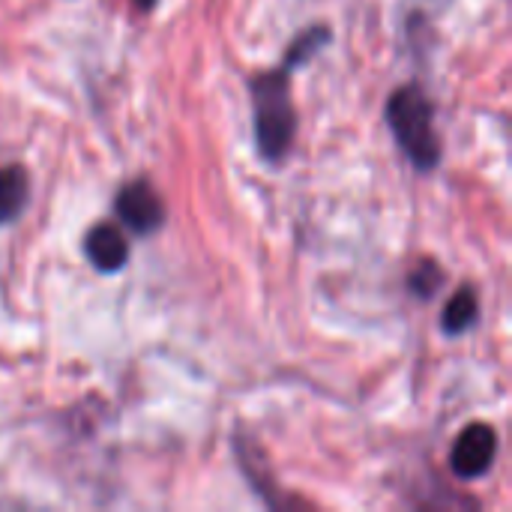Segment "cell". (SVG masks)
Instances as JSON below:
<instances>
[{
    "mask_svg": "<svg viewBox=\"0 0 512 512\" xmlns=\"http://www.w3.org/2000/svg\"><path fill=\"white\" fill-rule=\"evenodd\" d=\"M387 123H390L396 144L402 147V153L411 159V165L417 171L429 174L441 165V138L435 132V105L420 84H405L390 96Z\"/></svg>",
    "mask_w": 512,
    "mask_h": 512,
    "instance_id": "obj_1",
    "label": "cell"
},
{
    "mask_svg": "<svg viewBox=\"0 0 512 512\" xmlns=\"http://www.w3.org/2000/svg\"><path fill=\"white\" fill-rule=\"evenodd\" d=\"M255 102V141L267 162H282L294 144L297 111L291 96V69L279 66L264 72L249 84Z\"/></svg>",
    "mask_w": 512,
    "mask_h": 512,
    "instance_id": "obj_2",
    "label": "cell"
},
{
    "mask_svg": "<svg viewBox=\"0 0 512 512\" xmlns=\"http://www.w3.org/2000/svg\"><path fill=\"white\" fill-rule=\"evenodd\" d=\"M114 213H117V219H120L132 234H138V237H147V234L159 231L162 222H165V204H162L159 192H156L147 180L126 183V186L117 192Z\"/></svg>",
    "mask_w": 512,
    "mask_h": 512,
    "instance_id": "obj_3",
    "label": "cell"
},
{
    "mask_svg": "<svg viewBox=\"0 0 512 512\" xmlns=\"http://www.w3.org/2000/svg\"><path fill=\"white\" fill-rule=\"evenodd\" d=\"M495 456H498V435H495V429L486 426V423H471L456 438L453 453H450V465H453L456 477L477 480V477L489 474Z\"/></svg>",
    "mask_w": 512,
    "mask_h": 512,
    "instance_id": "obj_4",
    "label": "cell"
},
{
    "mask_svg": "<svg viewBox=\"0 0 512 512\" xmlns=\"http://www.w3.org/2000/svg\"><path fill=\"white\" fill-rule=\"evenodd\" d=\"M84 255L99 273H117L129 261V243L126 234L117 225L99 222L84 234Z\"/></svg>",
    "mask_w": 512,
    "mask_h": 512,
    "instance_id": "obj_5",
    "label": "cell"
},
{
    "mask_svg": "<svg viewBox=\"0 0 512 512\" xmlns=\"http://www.w3.org/2000/svg\"><path fill=\"white\" fill-rule=\"evenodd\" d=\"M30 204V177L21 165L0 168V225H12Z\"/></svg>",
    "mask_w": 512,
    "mask_h": 512,
    "instance_id": "obj_6",
    "label": "cell"
},
{
    "mask_svg": "<svg viewBox=\"0 0 512 512\" xmlns=\"http://www.w3.org/2000/svg\"><path fill=\"white\" fill-rule=\"evenodd\" d=\"M480 318V300H477V291L471 285L459 288L450 303L444 306V315H441V327L447 336H462L468 333Z\"/></svg>",
    "mask_w": 512,
    "mask_h": 512,
    "instance_id": "obj_7",
    "label": "cell"
},
{
    "mask_svg": "<svg viewBox=\"0 0 512 512\" xmlns=\"http://www.w3.org/2000/svg\"><path fill=\"white\" fill-rule=\"evenodd\" d=\"M327 42H330V30H327V27H309L306 33H300V36L291 42V48L285 51L282 66L294 72V69H297V66H303L309 57H315Z\"/></svg>",
    "mask_w": 512,
    "mask_h": 512,
    "instance_id": "obj_8",
    "label": "cell"
},
{
    "mask_svg": "<svg viewBox=\"0 0 512 512\" xmlns=\"http://www.w3.org/2000/svg\"><path fill=\"white\" fill-rule=\"evenodd\" d=\"M444 285V270L435 261H420L408 276V291L420 300H432Z\"/></svg>",
    "mask_w": 512,
    "mask_h": 512,
    "instance_id": "obj_9",
    "label": "cell"
},
{
    "mask_svg": "<svg viewBox=\"0 0 512 512\" xmlns=\"http://www.w3.org/2000/svg\"><path fill=\"white\" fill-rule=\"evenodd\" d=\"M156 3H159V0H135V6H138L141 12H150V9H153Z\"/></svg>",
    "mask_w": 512,
    "mask_h": 512,
    "instance_id": "obj_10",
    "label": "cell"
}]
</instances>
